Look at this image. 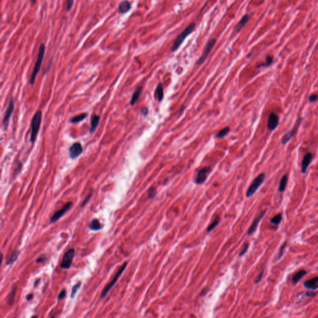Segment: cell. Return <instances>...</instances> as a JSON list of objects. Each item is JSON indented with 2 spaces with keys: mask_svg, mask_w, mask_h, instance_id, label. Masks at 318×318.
<instances>
[{
  "mask_svg": "<svg viewBox=\"0 0 318 318\" xmlns=\"http://www.w3.org/2000/svg\"><path fill=\"white\" fill-rule=\"evenodd\" d=\"M42 118V113L41 111H38L34 115L31 121V132L30 141L31 143H34L36 141L37 136L38 134L39 131L40 129V126L41 124Z\"/></svg>",
  "mask_w": 318,
  "mask_h": 318,
  "instance_id": "cell-1",
  "label": "cell"
},
{
  "mask_svg": "<svg viewBox=\"0 0 318 318\" xmlns=\"http://www.w3.org/2000/svg\"><path fill=\"white\" fill-rule=\"evenodd\" d=\"M45 50H46V46L44 45V44H41V46L39 49L38 51V55H37V59L35 64V66L33 70V71L31 75V77L30 79V83L31 85H33L35 82L36 78L39 71L41 65L43 62V59L44 57V54H45Z\"/></svg>",
  "mask_w": 318,
  "mask_h": 318,
  "instance_id": "cell-2",
  "label": "cell"
},
{
  "mask_svg": "<svg viewBox=\"0 0 318 318\" xmlns=\"http://www.w3.org/2000/svg\"><path fill=\"white\" fill-rule=\"evenodd\" d=\"M195 27V23H192L189 24L187 28L184 30L181 34L178 36L175 39V41L174 44V45L172 46L171 50L172 52H175V51L179 48V47L182 45V44L185 39V38L193 31Z\"/></svg>",
  "mask_w": 318,
  "mask_h": 318,
  "instance_id": "cell-3",
  "label": "cell"
},
{
  "mask_svg": "<svg viewBox=\"0 0 318 318\" xmlns=\"http://www.w3.org/2000/svg\"><path fill=\"white\" fill-rule=\"evenodd\" d=\"M265 175L264 173L259 174L257 177L255 179L253 180L252 183L250 184V187H249L247 193H246V197L247 198H250L252 197L254 194L257 191V189L259 188V187L262 185V183H264L265 180Z\"/></svg>",
  "mask_w": 318,
  "mask_h": 318,
  "instance_id": "cell-4",
  "label": "cell"
},
{
  "mask_svg": "<svg viewBox=\"0 0 318 318\" xmlns=\"http://www.w3.org/2000/svg\"><path fill=\"white\" fill-rule=\"evenodd\" d=\"M127 265V262H125V263H124V264L122 265L119 268V269L118 270V271L117 272V273H116V275H115L114 277L113 278V280L111 281L110 283H109L107 284V285L106 286V287L104 288V289H103V292H102V293H101V298H104V297H105V296L107 294L108 292L109 291V290L111 289V288H112V287L114 285L115 283H116V282L118 281V278H119V277L121 275L122 273L124 271L125 269L126 268Z\"/></svg>",
  "mask_w": 318,
  "mask_h": 318,
  "instance_id": "cell-5",
  "label": "cell"
},
{
  "mask_svg": "<svg viewBox=\"0 0 318 318\" xmlns=\"http://www.w3.org/2000/svg\"><path fill=\"white\" fill-rule=\"evenodd\" d=\"M75 249H71L66 252L63 257L62 261L61 262L60 267L64 269H68L71 267L72 262L75 256Z\"/></svg>",
  "mask_w": 318,
  "mask_h": 318,
  "instance_id": "cell-6",
  "label": "cell"
},
{
  "mask_svg": "<svg viewBox=\"0 0 318 318\" xmlns=\"http://www.w3.org/2000/svg\"><path fill=\"white\" fill-rule=\"evenodd\" d=\"M302 120H303V118H298L297 122H296V123L293 129L289 132H288L286 134H284L283 136L282 139V142L283 144H287L290 140V139L296 135V134H297L298 132V130L299 129L301 122H302Z\"/></svg>",
  "mask_w": 318,
  "mask_h": 318,
  "instance_id": "cell-7",
  "label": "cell"
},
{
  "mask_svg": "<svg viewBox=\"0 0 318 318\" xmlns=\"http://www.w3.org/2000/svg\"><path fill=\"white\" fill-rule=\"evenodd\" d=\"M216 41V39H211L208 42L207 44H206L202 55H201V57L199 58V59L197 62V65H201L204 62V61L206 60V57H207L209 53L210 52L211 50L214 47Z\"/></svg>",
  "mask_w": 318,
  "mask_h": 318,
  "instance_id": "cell-8",
  "label": "cell"
},
{
  "mask_svg": "<svg viewBox=\"0 0 318 318\" xmlns=\"http://www.w3.org/2000/svg\"><path fill=\"white\" fill-rule=\"evenodd\" d=\"M14 108V103L13 101V98H12L10 99V101L9 102L8 107L6 114H5V116L4 117V119L3 121V126L4 130H6L8 129L9 120L11 118V116L13 113Z\"/></svg>",
  "mask_w": 318,
  "mask_h": 318,
  "instance_id": "cell-9",
  "label": "cell"
},
{
  "mask_svg": "<svg viewBox=\"0 0 318 318\" xmlns=\"http://www.w3.org/2000/svg\"><path fill=\"white\" fill-rule=\"evenodd\" d=\"M211 172V167H206L199 170L197 174V176L195 179V183L197 184H202L205 182L209 173Z\"/></svg>",
  "mask_w": 318,
  "mask_h": 318,
  "instance_id": "cell-10",
  "label": "cell"
},
{
  "mask_svg": "<svg viewBox=\"0 0 318 318\" xmlns=\"http://www.w3.org/2000/svg\"><path fill=\"white\" fill-rule=\"evenodd\" d=\"M83 152V147L81 144L77 142L71 145L69 149V155L71 159H76Z\"/></svg>",
  "mask_w": 318,
  "mask_h": 318,
  "instance_id": "cell-11",
  "label": "cell"
},
{
  "mask_svg": "<svg viewBox=\"0 0 318 318\" xmlns=\"http://www.w3.org/2000/svg\"><path fill=\"white\" fill-rule=\"evenodd\" d=\"M72 204H73L72 202H69L66 203L62 209H60L58 211L55 212L51 219V222H55L57 221L61 217H62L64 215V214L66 213V212H67L71 208Z\"/></svg>",
  "mask_w": 318,
  "mask_h": 318,
  "instance_id": "cell-12",
  "label": "cell"
},
{
  "mask_svg": "<svg viewBox=\"0 0 318 318\" xmlns=\"http://www.w3.org/2000/svg\"><path fill=\"white\" fill-rule=\"evenodd\" d=\"M279 118L278 116L275 113H271L269 115V119H268V124L267 127L269 128V129L271 131L275 130L277 126L278 125Z\"/></svg>",
  "mask_w": 318,
  "mask_h": 318,
  "instance_id": "cell-13",
  "label": "cell"
},
{
  "mask_svg": "<svg viewBox=\"0 0 318 318\" xmlns=\"http://www.w3.org/2000/svg\"><path fill=\"white\" fill-rule=\"evenodd\" d=\"M266 211H267V210L262 211L261 213L255 217V219L253 221L252 225H251V226L250 227L249 229V231L247 232V234L249 236L251 235V234H252L256 231L257 228V226L259 225V222L260 221V220L262 219V217H263L264 216V215L265 214Z\"/></svg>",
  "mask_w": 318,
  "mask_h": 318,
  "instance_id": "cell-14",
  "label": "cell"
},
{
  "mask_svg": "<svg viewBox=\"0 0 318 318\" xmlns=\"http://www.w3.org/2000/svg\"><path fill=\"white\" fill-rule=\"evenodd\" d=\"M312 160V155L311 153L306 154L303 159L302 163H301V172L303 174H306L309 165H310L311 161Z\"/></svg>",
  "mask_w": 318,
  "mask_h": 318,
  "instance_id": "cell-15",
  "label": "cell"
},
{
  "mask_svg": "<svg viewBox=\"0 0 318 318\" xmlns=\"http://www.w3.org/2000/svg\"><path fill=\"white\" fill-rule=\"evenodd\" d=\"M131 9V3L127 1V0H124V1H121L118 6V12L120 14H125L127 12H129L130 9Z\"/></svg>",
  "mask_w": 318,
  "mask_h": 318,
  "instance_id": "cell-16",
  "label": "cell"
},
{
  "mask_svg": "<svg viewBox=\"0 0 318 318\" xmlns=\"http://www.w3.org/2000/svg\"><path fill=\"white\" fill-rule=\"evenodd\" d=\"M154 96L155 99H157L159 102H161L163 100L164 96V86L162 84V83H159L157 87H156L154 93Z\"/></svg>",
  "mask_w": 318,
  "mask_h": 318,
  "instance_id": "cell-17",
  "label": "cell"
},
{
  "mask_svg": "<svg viewBox=\"0 0 318 318\" xmlns=\"http://www.w3.org/2000/svg\"><path fill=\"white\" fill-rule=\"evenodd\" d=\"M304 287L307 289H316L318 288V277L312 278L304 283Z\"/></svg>",
  "mask_w": 318,
  "mask_h": 318,
  "instance_id": "cell-18",
  "label": "cell"
},
{
  "mask_svg": "<svg viewBox=\"0 0 318 318\" xmlns=\"http://www.w3.org/2000/svg\"><path fill=\"white\" fill-rule=\"evenodd\" d=\"M100 120V116L96 114H93L91 117V127L90 129V132L91 134L93 133L96 131V128L99 124V122Z\"/></svg>",
  "mask_w": 318,
  "mask_h": 318,
  "instance_id": "cell-19",
  "label": "cell"
},
{
  "mask_svg": "<svg viewBox=\"0 0 318 318\" xmlns=\"http://www.w3.org/2000/svg\"><path fill=\"white\" fill-rule=\"evenodd\" d=\"M249 15L248 14H245L243 16V17L241 18V19L239 21V22L237 23V24L235 28H234V30H235L237 32H239L243 28V27H244V26L247 24V23L249 21Z\"/></svg>",
  "mask_w": 318,
  "mask_h": 318,
  "instance_id": "cell-20",
  "label": "cell"
},
{
  "mask_svg": "<svg viewBox=\"0 0 318 318\" xmlns=\"http://www.w3.org/2000/svg\"><path fill=\"white\" fill-rule=\"evenodd\" d=\"M307 273V271L305 270H301L297 272L293 275L292 277V283L294 284H297L298 282L301 280V279Z\"/></svg>",
  "mask_w": 318,
  "mask_h": 318,
  "instance_id": "cell-21",
  "label": "cell"
},
{
  "mask_svg": "<svg viewBox=\"0 0 318 318\" xmlns=\"http://www.w3.org/2000/svg\"><path fill=\"white\" fill-rule=\"evenodd\" d=\"M142 91V87L139 86L136 89V91L134 92L131 99V101H130V103L131 105H134L136 103L137 100L139 99V97L141 95Z\"/></svg>",
  "mask_w": 318,
  "mask_h": 318,
  "instance_id": "cell-22",
  "label": "cell"
},
{
  "mask_svg": "<svg viewBox=\"0 0 318 318\" xmlns=\"http://www.w3.org/2000/svg\"><path fill=\"white\" fill-rule=\"evenodd\" d=\"M88 227L90 228L91 230L98 231V230L101 229L103 227V226L101 224V223L99 222V221L98 219H94L90 223V224H89L88 226Z\"/></svg>",
  "mask_w": 318,
  "mask_h": 318,
  "instance_id": "cell-23",
  "label": "cell"
},
{
  "mask_svg": "<svg viewBox=\"0 0 318 318\" xmlns=\"http://www.w3.org/2000/svg\"><path fill=\"white\" fill-rule=\"evenodd\" d=\"M288 182V176L287 175H284L281 179V181L280 182V185H279L278 190L280 192H283L285 190V188L287 185Z\"/></svg>",
  "mask_w": 318,
  "mask_h": 318,
  "instance_id": "cell-24",
  "label": "cell"
},
{
  "mask_svg": "<svg viewBox=\"0 0 318 318\" xmlns=\"http://www.w3.org/2000/svg\"><path fill=\"white\" fill-rule=\"evenodd\" d=\"M87 116L88 113H81L79 115L74 117L73 118H71L70 122H71V123H76V122H79L82 121L83 120H84L85 118H86Z\"/></svg>",
  "mask_w": 318,
  "mask_h": 318,
  "instance_id": "cell-25",
  "label": "cell"
},
{
  "mask_svg": "<svg viewBox=\"0 0 318 318\" xmlns=\"http://www.w3.org/2000/svg\"><path fill=\"white\" fill-rule=\"evenodd\" d=\"M19 254V252H18V251H14V252L11 254L9 257L7 259L6 262V265H8L13 264L14 261H16V259H17Z\"/></svg>",
  "mask_w": 318,
  "mask_h": 318,
  "instance_id": "cell-26",
  "label": "cell"
},
{
  "mask_svg": "<svg viewBox=\"0 0 318 318\" xmlns=\"http://www.w3.org/2000/svg\"><path fill=\"white\" fill-rule=\"evenodd\" d=\"M273 57L272 56V55H267L266 57L265 62L259 64L257 66V68L265 67V66H270L273 63Z\"/></svg>",
  "mask_w": 318,
  "mask_h": 318,
  "instance_id": "cell-27",
  "label": "cell"
},
{
  "mask_svg": "<svg viewBox=\"0 0 318 318\" xmlns=\"http://www.w3.org/2000/svg\"><path fill=\"white\" fill-rule=\"evenodd\" d=\"M282 217H283L282 214H280V213L278 214L273 217H272V218L270 220V222L272 223V224L275 225V226L278 225L280 223V222L282 221Z\"/></svg>",
  "mask_w": 318,
  "mask_h": 318,
  "instance_id": "cell-28",
  "label": "cell"
},
{
  "mask_svg": "<svg viewBox=\"0 0 318 318\" xmlns=\"http://www.w3.org/2000/svg\"><path fill=\"white\" fill-rule=\"evenodd\" d=\"M229 132H230V127H226L223 129L219 131V132L216 134V138H223L224 136H226Z\"/></svg>",
  "mask_w": 318,
  "mask_h": 318,
  "instance_id": "cell-29",
  "label": "cell"
},
{
  "mask_svg": "<svg viewBox=\"0 0 318 318\" xmlns=\"http://www.w3.org/2000/svg\"><path fill=\"white\" fill-rule=\"evenodd\" d=\"M219 221H220V217H219V216H217V217H216V218L214 219V220L213 222H212L211 223V224H210V225L208 226V229H207L208 232H210V231H211L212 230H213V229H214L217 224H218V223L219 222Z\"/></svg>",
  "mask_w": 318,
  "mask_h": 318,
  "instance_id": "cell-30",
  "label": "cell"
},
{
  "mask_svg": "<svg viewBox=\"0 0 318 318\" xmlns=\"http://www.w3.org/2000/svg\"><path fill=\"white\" fill-rule=\"evenodd\" d=\"M16 291V287L13 288V289H12V291L11 292V293H10V294L9 295V297H8V303L9 304H12L13 303Z\"/></svg>",
  "mask_w": 318,
  "mask_h": 318,
  "instance_id": "cell-31",
  "label": "cell"
},
{
  "mask_svg": "<svg viewBox=\"0 0 318 318\" xmlns=\"http://www.w3.org/2000/svg\"><path fill=\"white\" fill-rule=\"evenodd\" d=\"M80 286H81V283H77L76 284H75V285L73 287V288H72L71 293V298H73L75 297V294L76 293L77 291L80 288Z\"/></svg>",
  "mask_w": 318,
  "mask_h": 318,
  "instance_id": "cell-32",
  "label": "cell"
},
{
  "mask_svg": "<svg viewBox=\"0 0 318 318\" xmlns=\"http://www.w3.org/2000/svg\"><path fill=\"white\" fill-rule=\"evenodd\" d=\"M287 246V243H284L282 245V247H280V250H279V252H278V260H280L282 257V256L284 254V250H285V247Z\"/></svg>",
  "mask_w": 318,
  "mask_h": 318,
  "instance_id": "cell-33",
  "label": "cell"
},
{
  "mask_svg": "<svg viewBox=\"0 0 318 318\" xmlns=\"http://www.w3.org/2000/svg\"><path fill=\"white\" fill-rule=\"evenodd\" d=\"M148 194H149V198H153L156 194V189L154 187L150 188L148 191Z\"/></svg>",
  "mask_w": 318,
  "mask_h": 318,
  "instance_id": "cell-34",
  "label": "cell"
},
{
  "mask_svg": "<svg viewBox=\"0 0 318 318\" xmlns=\"http://www.w3.org/2000/svg\"><path fill=\"white\" fill-rule=\"evenodd\" d=\"M74 3V0H66V9H67V11H70L72 7H73Z\"/></svg>",
  "mask_w": 318,
  "mask_h": 318,
  "instance_id": "cell-35",
  "label": "cell"
},
{
  "mask_svg": "<svg viewBox=\"0 0 318 318\" xmlns=\"http://www.w3.org/2000/svg\"><path fill=\"white\" fill-rule=\"evenodd\" d=\"M249 243H245L244 245V247L242 249V250H241V252H240L239 254V256H242L244 255L245 253H246V252L247 251L248 249H249Z\"/></svg>",
  "mask_w": 318,
  "mask_h": 318,
  "instance_id": "cell-36",
  "label": "cell"
},
{
  "mask_svg": "<svg viewBox=\"0 0 318 318\" xmlns=\"http://www.w3.org/2000/svg\"><path fill=\"white\" fill-rule=\"evenodd\" d=\"M22 168H23V164H22L21 162H19L18 166H17V168H16V169L15 170L16 175H18L19 174V173L21 171V170H22Z\"/></svg>",
  "mask_w": 318,
  "mask_h": 318,
  "instance_id": "cell-37",
  "label": "cell"
},
{
  "mask_svg": "<svg viewBox=\"0 0 318 318\" xmlns=\"http://www.w3.org/2000/svg\"><path fill=\"white\" fill-rule=\"evenodd\" d=\"M65 296H66V289H64L59 293V294L58 296V299H62L63 298H65Z\"/></svg>",
  "mask_w": 318,
  "mask_h": 318,
  "instance_id": "cell-38",
  "label": "cell"
},
{
  "mask_svg": "<svg viewBox=\"0 0 318 318\" xmlns=\"http://www.w3.org/2000/svg\"><path fill=\"white\" fill-rule=\"evenodd\" d=\"M46 259V255L45 254L42 255L40 257H39L36 260V263H42Z\"/></svg>",
  "mask_w": 318,
  "mask_h": 318,
  "instance_id": "cell-39",
  "label": "cell"
},
{
  "mask_svg": "<svg viewBox=\"0 0 318 318\" xmlns=\"http://www.w3.org/2000/svg\"><path fill=\"white\" fill-rule=\"evenodd\" d=\"M317 98H318V96L317 95V94H312L309 96V100L310 102H314L315 101H316Z\"/></svg>",
  "mask_w": 318,
  "mask_h": 318,
  "instance_id": "cell-40",
  "label": "cell"
},
{
  "mask_svg": "<svg viewBox=\"0 0 318 318\" xmlns=\"http://www.w3.org/2000/svg\"><path fill=\"white\" fill-rule=\"evenodd\" d=\"M264 270H262V272L260 273L259 275L258 276V277L257 278V280H256L255 282V284H257L258 283H259V282L261 281L262 278V277H263V275H264Z\"/></svg>",
  "mask_w": 318,
  "mask_h": 318,
  "instance_id": "cell-41",
  "label": "cell"
},
{
  "mask_svg": "<svg viewBox=\"0 0 318 318\" xmlns=\"http://www.w3.org/2000/svg\"><path fill=\"white\" fill-rule=\"evenodd\" d=\"M141 113H142L144 116H147V115L148 114V113H149V109H148V108H147V107H144V108H142V111H141Z\"/></svg>",
  "mask_w": 318,
  "mask_h": 318,
  "instance_id": "cell-42",
  "label": "cell"
},
{
  "mask_svg": "<svg viewBox=\"0 0 318 318\" xmlns=\"http://www.w3.org/2000/svg\"><path fill=\"white\" fill-rule=\"evenodd\" d=\"M316 294H317V293H314V292H308L306 293V295L308 297H315V296L316 295Z\"/></svg>",
  "mask_w": 318,
  "mask_h": 318,
  "instance_id": "cell-43",
  "label": "cell"
},
{
  "mask_svg": "<svg viewBox=\"0 0 318 318\" xmlns=\"http://www.w3.org/2000/svg\"><path fill=\"white\" fill-rule=\"evenodd\" d=\"M91 194H92L91 193H90V194H88V197H87L86 198V199H85V200H84V202H83L82 203L81 206H84L85 204H86V203H87V202H88V201H89V199H90V198H91Z\"/></svg>",
  "mask_w": 318,
  "mask_h": 318,
  "instance_id": "cell-44",
  "label": "cell"
},
{
  "mask_svg": "<svg viewBox=\"0 0 318 318\" xmlns=\"http://www.w3.org/2000/svg\"><path fill=\"white\" fill-rule=\"evenodd\" d=\"M33 298V294H29L27 296V299L29 301V300H31L32 298Z\"/></svg>",
  "mask_w": 318,
  "mask_h": 318,
  "instance_id": "cell-45",
  "label": "cell"
},
{
  "mask_svg": "<svg viewBox=\"0 0 318 318\" xmlns=\"http://www.w3.org/2000/svg\"><path fill=\"white\" fill-rule=\"evenodd\" d=\"M36 0H30V2H31V3L32 4H34L36 3Z\"/></svg>",
  "mask_w": 318,
  "mask_h": 318,
  "instance_id": "cell-46",
  "label": "cell"
}]
</instances>
